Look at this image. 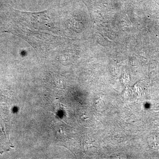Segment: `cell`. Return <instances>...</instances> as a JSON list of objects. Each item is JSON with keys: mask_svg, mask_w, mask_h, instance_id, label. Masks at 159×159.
<instances>
[{"mask_svg": "<svg viewBox=\"0 0 159 159\" xmlns=\"http://www.w3.org/2000/svg\"><path fill=\"white\" fill-rule=\"evenodd\" d=\"M147 142L148 146L152 149L159 150V133L151 134L148 137Z\"/></svg>", "mask_w": 159, "mask_h": 159, "instance_id": "cell-1", "label": "cell"}]
</instances>
